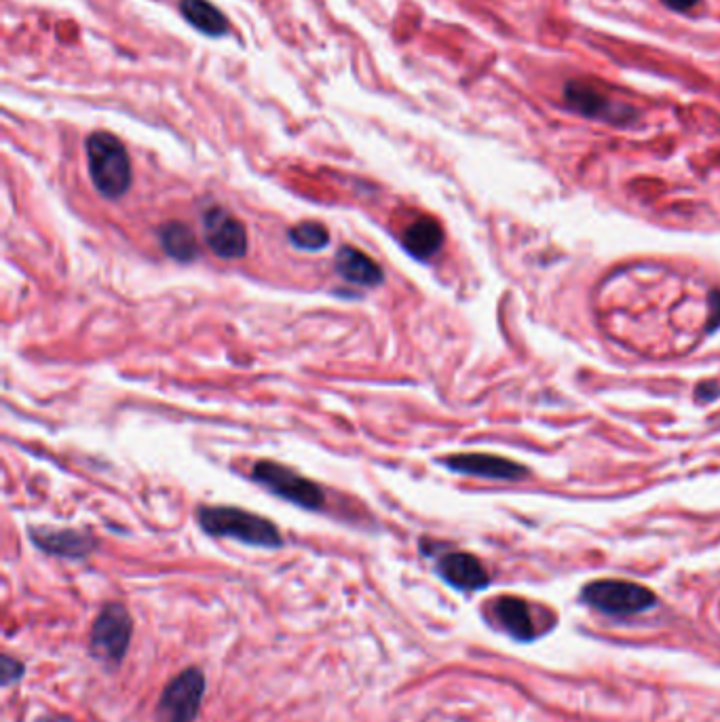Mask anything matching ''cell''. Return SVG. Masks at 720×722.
Listing matches in <instances>:
<instances>
[{"mask_svg": "<svg viewBox=\"0 0 720 722\" xmlns=\"http://www.w3.org/2000/svg\"><path fill=\"white\" fill-rule=\"evenodd\" d=\"M197 522L205 535L210 537L235 539L239 543L262 549L283 547L281 532L271 520L241 507L201 505L197 509Z\"/></svg>", "mask_w": 720, "mask_h": 722, "instance_id": "obj_1", "label": "cell"}, {"mask_svg": "<svg viewBox=\"0 0 720 722\" xmlns=\"http://www.w3.org/2000/svg\"><path fill=\"white\" fill-rule=\"evenodd\" d=\"M89 178L104 199H121L134 182L125 144L108 131L91 133L85 142Z\"/></svg>", "mask_w": 720, "mask_h": 722, "instance_id": "obj_2", "label": "cell"}, {"mask_svg": "<svg viewBox=\"0 0 720 722\" xmlns=\"http://www.w3.org/2000/svg\"><path fill=\"white\" fill-rule=\"evenodd\" d=\"M134 619L121 602H106L91 625L89 655L102 663L108 672L121 668L129 651Z\"/></svg>", "mask_w": 720, "mask_h": 722, "instance_id": "obj_3", "label": "cell"}, {"mask_svg": "<svg viewBox=\"0 0 720 722\" xmlns=\"http://www.w3.org/2000/svg\"><path fill=\"white\" fill-rule=\"evenodd\" d=\"M252 480L300 509L319 511L326 505V492L321 486L277 461H258L252 467Z\"/></svg>", "mask_w": 720, "mask_h": 722, "instance_id": "obj_4", "label": "cell"}, {"mask_svg": "<svg viewBox=\"0 0 720 722\" xmlns=\"http://www.w3.org/2000/svg\"><path fill=\"white\" fill-rule=\"evenodd\" d=\"M581 600L606 615H636L655 606L657 596L649 587L621 581V579H600L587 583L581 589Z\"/></svg>", "mask_w": 720, "mask_h": 722, "instance_id": "obj_5", "label": "cell"}, {"mask_svg": "<svg viewBox=\"0 0 720 722\" xmlns=\"http://www.w3.org/2000/svg\"><path fill=\"white\" fill-rule=\"evenodd\" d=\"M207 680L199 668H186L165 684L155 722H195L201 712Z\"/></svg>", "mask_w": 720, "mask_h": 722, "instance_id": "obj_6", "label": "cell"}, {"mask_svg": "<svg viewBox=\"0 0 720 722\" xmlns=\"http://www.w3.org/2000/svg\"><path fill=\"white\" fill-rule=\"evenodd\" d=\"M203 241L222 260H241L248 254V228L226 207H207L201 214Z\"/></svg>", "mask_w": 720, "mask_h": 722, "instance_id": "obj_7", "label": "cell"}, {"mask_svg": "<svg viewBox=\"0 0 720 722\" xmlns=\"http://www.w3.org/2000/svg\"><path fill=\"white\" fill-rule=\"evenodd\" d=\"M564 102L568 108L585 119L606 121L613 125H625L634 119L632 108L615 104L609 95H604L598 87L590 83L568 81L564 85Z\"/></svg>", "mask_w": 720, "mask_h": 722, "instance_id": "obj_8", "label": "cell"}, {"mask_svg": "<svg viewBox=\"0 0 720 722\" xmlns=\"http://www.w3.org/2000/svg\"><path fill=\"white\" fill-rule=\"evenodd\" d=\"M446 469L471 475V478H482V480H499V482H520L528 475V469L518 463L505 459V456L497 454H486V452H463V454H452L440 461Z\"/></svg>", "mask_w": 720, "mask_h": 722, "instance_id": "obj_9", "label": "cell"}, {"mask_svg": "<svg viewBox=\"0 0 720 722\" xmlns=\"http://www.w3.org/2000/svg\"><path fill=\"white\" fill-rule=\"evenodd\" d=\"M30 541L55 558L85 560L98 549V539L85 530L30 528Z\"/></svg>", "mask_w": 720, "mask_h": 722, "instance_id": "obj_10", "label": "cell"}, {"mask_svg": "<svg viewBox=\"0 0 720 722\" xmlns=\"http://www.w3.org/2000/svg\"><path fill=\"white\" fill-rule=\"evenodd\" d=\"M438 575L459 592H480L490 585V575L484 564L467 551H450L438 560Z\"/></svg>", "mask_w": 720, "mask_h": 722, "instance_id": "obj_11", "label": "cell"}, {"mask_svg": "<svg viewBox=\"0 0 720 722\" xmlns=\"http://www.w3.org/2000/svg\"><path fill=\"white\" fill-rule=\"evenodd\" d=\"M334 269L338 277H343L351 285H359V288H378L385 281L383 266L351 245L340 247Z\"/></svg>", "mask_w": 720, "mask_h": 722, "instance_id": "obj_12", "label": "cell"}, {"mask_svg": "<svg viewBox=\"0 0 720 722\" xmlns=\"http://www.w3.org/2000/svg\"><path fill=\"white\" fill-rule=\"evenodd\" d=\"M492 615H495L501 630L509 634L514 640L528 642L537 636L535 632V619L530 613V606L526 600L516 596H501L492 602Z\"/></svg>", "mask_w": 720, "mask_h": 722, "instance_id": "obj_13", "label": "cell"}, {"mask_svg": "<svg viewBox=\"0 0 720 722\" xmlns=\"http://www.w3.org/2000/svg\"><path fill=\"white\" fill-rule=\"evenodd\" d=\"M404 250L416 260H431L444 247V228L431 218L421 216L406 226L402 235Z\"/></svg>", "mask_w": 720, "mask_h": 722, "instance_id": "obj_14", "label": "cell"}, {"mask_svg": "<svg viewBox=\"0 0 720 722\" xmlns=\"http://www.w3.org/2000/svg\"><path fill=\"white\" fill-rule=\"evenodd\" d=\"M159 241L163 252L176 262H193L199 256V243L193 228L184 222H165L159 228Z\"/></svg>", "mask_w": 720, "mask_h": 722, "instance_id": "obj_15", "label": "cell"}, {"mask_svg": "<svg viewBox=\"0 0 720 722\" xmlns=\"http://www.w3.org/2000/svg\"><path fill=\"white\" fill-rule=\"evenodd\" d=\"M180 11L188 24L207 36H222L229 32V22L210 0H180Z\"/></svg>", "mask_w": 720, "mask_h": 722, "instance_id": "obj_16", "label": "cell"}, {"mask_svg": "<svg viewBox=\"0 0 720 722\" xmlns=\"http://www.w3.org/2000/svg\"><path fill=\"white\" fill-rule=\"evenodd\" d=\"M288 239L290 243L296 247V250L302 252H319L326 250L330 243V231L326 224H321L317 220H305L294 224L288 231Z\"/></svg>", "mask_w": 720, "mask_h": 722, "instance_id": "obj_17", "label": "cell"}, {"mask_svg": "<svg viewBox=\"0 0 720 722\" xmlns=\"http://www.w3.org/2000/svg\"><path fill=\"white\" fill-rule=\"evenodd\" d=\"M24 674H26L24 661L15 659L11 655H3V659H0V684H3V689H9L11 684L20 682Z\"/></svg>", "mask_w": 720, "mask_h": 722, "instance_id": "obj_18", "label": "cell"}, {"mask_svg": "<svg viewBox=\"0 0 720 722\" xmlns=\"http://www.w3.org/2000/svg\"><path fill=\"white\" fill-rule=\"evenodd\" d=\"M695 397L701 404H710V402H714V399L720 397V385L716 383V380H706V383L695 387Z\"/></svg>", "mask_w": 720, "mask_h": 722, "instance_id": "obj_19", "label": "cell"}, {"mask_svg": "<svg viewBox=\"0 0 720 722\" xmlns=\"http://www.w3.org/2000/svg\"><path fill=\"white\" fill-rule=\"evenodd\" d=\"M720 328V292L710 294V319H708V332Z\"/></svg>", "mask_w": 720, "mask_h": 722, "instance_id": "obj_20", "label": "cell"}, {"mask_svg": "<svg viewBox=\"0 0 720 722\" xmlns=\"http://www.w3.org/2000/svg\"><path fill=\"white\" fill-rule=\"evenodd\" d=\"M663 5L670 7L672 11H691L699 5V0H661Z\"/></svg>", "mask_w": 720, "mask_h": 722, "instance_id": "obj_21", "label": "cell"}]
</instances>
